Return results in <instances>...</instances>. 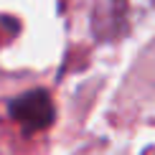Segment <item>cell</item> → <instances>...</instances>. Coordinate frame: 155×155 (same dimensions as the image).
<instances>
[{
	"instance_id": "obj_1",
	"label": "cell",
	"mask_w": 155,
	"mask_h": 155,
	"mask_svg": "<svg viewBox=\"0 0 155 155\" xmlns=\"http://www.w3.org/2000/svg\"><path fill=\"white\" fill-rule=\"evenodd\" d=\"M153 0H97L92 28L99 41H120L147 15Z\"/></svg>"
},
{
	"instance_id": "obj_2",
	"label": "cell",
	"mask_w": 155,
	"mask_h": 155,
	"mask_svg": "<svg viewBox=\"0 0 155 155\" xmlns=\"http://www.w3.org/2000/svg\"><path fill=\"white\" fill-rule=\"evenodd\" d=\"M8 112L25 132L46 130V127H51V122L56 117L54 102H51L48 92H43V89H31V92L15 97L10 102Z\"/></svg>"
}]
</instances>
